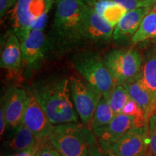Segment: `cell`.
<instances>
[{"mask_svg":"<svg viewBox=\"0 0 156 156\" xmlns=\"http://www.w3.org/2000/svg\"><path fill=\"white\" fill-rule=\"evenodd\" d=\"M33 94L54 126L78 122L67 78H59L37 83Z\"/></svg>","mask_w":156,"mask_h":156,"instance_id":"6da1fadb","label":"cell"},{"mask_svg":"<svg viewBox=\"0 0 156 156\" xmlns=\"http://www.w3.org/2000/svg\"><path fill=\"white\" fill-rule=\"evenodd\" d=\"M54 36L60 47L67 48L84 39V0H59L56 3Z\"/></svg>","mask_w":156,"mask_h":156,"instance_id":"7a4b0ae2","label":"cell"},{"mask_svg":"<svg viewBox=\"0 0 156 156\" xmlns=\"http://www.w3.org/2000/svg\"><path fill=\"white\" fill-rule=\"evenodd\" d=\"M96 139L83 123L70 122L54 126L48 140L62 156H84Z\"/></svg>","mask_w":156,"mask_h":156,"instance_id":"3957f363","label":"cell"},{"mask_svg":"<svg viewBox=\"0 0 156 156\" xmlns=\"http://www.w3.org/2000/svg\"><path fill=\"white\" fill-rule=\"evenodd\" d=\"M74 67L84 80L103 96L108 95L115 83L105 63L104 58L90 51L79 52L73 56Z\"/></svg>","mask_w":156,"mask_h":156,"instance_id":"277c9868","label":"cell"},{"mask_svg":"<svg viewBox=\"0 0 156 156\" xmlns=\"http://www.w3.org/2000/svg\"><path fill=\"white\" fill-rule=\"evenodd\" d=\"M103 58L115 85H124L137 77L141 71L142 55L134 48L113 49Z\"/></svg>","mask_w":156,"mask_h":156,"instance_id":"5b68a950","label":"cell"},{"mask_svg":"<svg viewBox=\"0 0 156 156\" xmlns=\"http://www.w3.org/2000/svg\"><path fill=\"white\" fill-rule=\"evenodd\" d=\"M51 7L46 0H17L12 9L10 20L13 34L20 42L28 36L37 20Z\"/></svg>","mask_w":156,"mask_h":156,"instance_id":"8992f818","label":"cell"},{"mask_svg":"<svg viewBox=\"0 0 156 156\" xmlns=\"http://www.w3.org/2000/svg\"><path fill=\"white\" fill-rule=\"evenodd\" d=\"M69 80L76 112L83 124L90 126L98 103L103 95L80 77L73 76Z\"/></svg>","mask_w":156,"mask_h":156,"instance_id":"52a82bcc","label":"cell"},{"mask_svg":"<svg viewBox=\"0 0 156 156\" xmlns=\"http://www.w3.org/2000/svg\"><path fill=\"white\" fill-rule=\"evenodd\" d=\"M101 143L119 156H144L148 150L147 124L142 127L133 126L112 143Z\"/></svg>","mask_w":156,"mask_h":156,"instance_id":"ba28073f","label":"cell"},{"mask_svg":"<svg viewBox=\"0 0 156 156\" xmlns=\"http://www.w3.org/2000/svg\"><path fill=\"white\" fill-rule=\"evenodd\" d=\"M22 124L30 130L39 141L48 139L55 126L33 93L28 95Z\"/></svg>","mask_w":156,"mask_h":156,"instance_id":"9c48e42d","label":"cell"},{"mask_svg":"<svg viewBox=\"0 0 156 156\" xmlns=\"http://www.w3.org/2000/svg\"><path fill=\"white\" fill-rule=\"evenodd\" d=\"M28 95L21 87H9L3 99L2 110L7 125L17 129L23 122Z\"/></svg>","mask_w":156,"mask_h":156,"instance_id":"30bf717a","label":"cell"},{"mask_svg":"<svg viewBox=\"0 0 156 156\" xmlns=\"http://www.w3.org/2000/svg\"><path fill=\"white\" fill-rule=\"evenodd\" d=\"M47 46V40L44 30L41 29H32L21 42L23 64L28 68L37 67L44 59Z\"/></svg>","mask_w":156,"mask_h":156,"instance_id":"8fae6325","label":"cell"},{"mask_svg":"<svg viewBox=\"0 0 156 156\" xmlns=\"http://www.w3.org/2000/svg\"><path fill=\"white\" fill-rule=\"evenodd\" d=\"M114 28L98 12L86 4L84 15V39L100 42L108 41L113 38Z\"/></svg>","mask_w":156,"mask_h":156,"instance_id":"7c38bea8","label":"cell"},{"mask_svg":"<svg viewBox=\"0 0 156 156\" xmlns=\"http://www.w3.org/2000/svg\"><path fill=\"white\" fill-rule=\"evenodd\" d=\"M134 117L123 114L115 115L112 122L106 126L93 130V134L99 142L112 143L124 135L134 125Z\"/></svg>","mask_w":156,"mask_h":156,"instance_id":"4fadbf2b","label":"cell"},{"mask_svg":"<svg viewBox=\"0 0 156 156\" xmlns=\"http://www.w3.org/2000/svg\"><path fill=\"white\" fill-rule=\"evenodd\" d=\"M23 64L21 42L14 34L5 39L1 52L0 66L12 73H17Z\"/></svg>","mask_w":156,"mask_h":156,"instance_id":"5bb4252c","label":"cell"},{"mask_svg":"<svg viewBox=\"0 0 156 156\" xmlns=\"http://www.w3.org/2000/svg\"><path fill=\"white\" fill-rule=\"evenodd\" d=\"M122 85L126 89L130 98L135 101L144 111L148 121L150 116L155 112L156 100L144 85L140 75Z\"/></svg>","mask_w":156,"mask_h":156,"instance_id":"9a60e30c","label":"cell"},{"mask_svg":"<svg viewBox=\"0 0 156 156\" xmlns=\"http://www.w3.org/2000/svg\"><path fill=\"white\" fill-rule=\"evenodd\" d=\"M152 8L153 7H144L128 11L115 27L113 34L114 40L119 41L132 37L140 28L142 20Z\"/></svg>","mask_w":156,"mask_h":156,"instance_id":"2e32d148","label":"cell"},{"mask_svg":"<svg viewBox=\"0 0 156 156\" xmlns=\"http://www.w3.org/2000/svg\"><path fill=\"white\" fill-rule=\"evenodd\" d=\"M140 75L144 85L156 100V45L144 52Z\"/></svg>","mask_w":156,"mask_h":156,"instance_id":"e0dca14e","label":"cell"},{"mask_svg":"<svg viewBox=\"0 0 156 156\" xmlns=\"http://www.w3.org/2000/svg\"><path fill=\"white\" fill-rule=\"evenodd\" d=\"M39 141L34 134L23 124L16 129V132L5 143V151L8 155L14 156L20 152L28 149Z\"/></svg>","mask_w":156,"mask_h":156,"instance_id":"ac0fdd59","label":"cell"},{"mask_svg":"<svg viewBox=\"0 0 156 156\" xmlns=\"http://www.w3.org/2000/svg\"><path fill=\"white\" fill-rule=\"evenodd\" d=\"M156 38V7L150 10L142 20L140 28L131 38L132 44H137L148 39Z\"/></svg>","mask_w":156,"mask_h":156,"instance_id":"d6986e66","label":"cell"},{"mask_svg":"<svg viewBox=\"0 0 156 156\" xmlns=\"http://www.w3.org/2000/svg\"><path fill=\"white\" fill-rule=\"evenodd\" d=\"M115 115L116 114L109 106L106 98L102 95L98 103L92 121H91L90 125L91 130L93 131L95 129L106 126V124L112 122V120L114 118Z\"/></svg>","mask_w":156,"mask_h":156,"instance_id":"ffe728a7","label":"cell"},{"mask_svg":"<svg viewBox=\"0 0 156 156\" xmlns=\"http://www.w3.org/2000/svg\"><path fill=\"white\" fill-rule=\"evenodd\" d=\"M103 97L106 98L115 114L122 113L123 108L130 98L127 90L122 85H115L110 93Z\"/></svg>","mask_w":156,"mask_h":156,"instance_id":"44dd1931","label":"cell"},{"mask_svg":"<svg viewBox=\"0 0 156 156\" xmlns=\"http://www.w3.org/2000/svg\"><path fill=\"white\" fill-rule=\"evenodd\" d=\"M127 12L123 6L112 1L103 9L101 15L109 25L115 28Z\"/></svg>","mask_w":156,"mask_h":156,"instance_id":"7402d4cb","label":"cell"},{"mask_svg":"<svg viewBox=\"0 0 156 156\" xmlns=\"http://www.w3.org/2000/svg\"><path fill=\"white\" fill-rule=\"evenodd\" d=\"M121 114L134 117V125L136 127H142L147 124V120L144 111L131 98L126 103Z\"/></svg>","mask_w":156,"mask_h":156,"instance_id":"603a6c76","label":"cell"},{"mask_svg":"<svg viewBox=\"0 0 156 156\" xmlns=\"http://www.w3.org/2000/svg\"><path fill=\"white\" fill-rule=\"evenodd\" d=\"M148 150L152 156H156V112L150 116L147 121Z\"/></svg>","mask_w":156,"mask_h":156,"instance_id":"cb8c5ba5","label":"cell"},{"mask_svg":"<svg viewBox=\"0 0 156 156\" xmlns=\"http://www.w3.org/2000/svg\"><path fill=\"white\" fill-rule=\"evenodd\" d=\"M87 155L88 156H119L108 147L102 145L97 139L89 146Z\"/></svg>","mask_w":156,"mask_h":156,"instance_id":"d4e9b609","label":"cell"},{"mask_svg":"<svg viewBox=\"0 0 156 156\" xmlns=\"http://www.w3.org/2000/svg\"><path fill=\"white\" fill-rule=\"evenodd\" d=\"M115 3L123 6L127 11L144 7H153V4L151 0H112Z\"/></svg>","mask_w":156,"mask_h":156,"instance_id":"484cf974","label":"cell"},{"mask_svg":"<svg viewBox=\"0 0 156 156\" xmlns=\"http://www.w3.org/2000/svg\"><path fill=\"white\" fill-rule=\"evenodd\" d=\"M41 156H62L61 154L51 143L48 138L41 141Z\"/></svg>","mask_w":156,"mask_h":156,"instance_id":"4316f807","label":"cell"},{"mask_svg":"<svg viewBox=\"0 0 156 156\" xmlns=\"http://www.w3.org/2000/svg\"><path fill=\"white\" fill-rule=\"evenodd\" d=\"M17 0H0V16L2 18L9 9L13 8Z\"/></svg>","mask_w":156,"mask_h":156,"instance_id":"83f0119b","label":"cell"},{"mask_svg":"<svg viewBox=\"0 0 156 156\" xmlns=\"http://www.w3.org/2000/svg\"><path fill=\"white\" fill-rule=\"evenodd\" d=\"M41 147V141H38L36 145L29 147L28 149L25 150V151L20 152L15 154L14 156H35L37 151L40 149Z\"/></svg>","mask_w":156,"mask_h":156,"instance_id":"f1b7e54d","label":"cell"},{"mask_svg":"<svg viewBox=\"0 0 156 156\" xmlns=\"http://www.w3.org/2000/svg\"><path fill=\"white\" fill-rule=\"evenodd\" d=\"M7 121H6V118L4 114V112L2 108H1L0 111V134L1 136L4 134V132L5 131L6 125H7Z\"/></svg>","mask_w":156,"mask_h":156,"instance_id":"f546056e","label":"cell"},{"mask_svg":"<svg viewBox=\"0 0 156 156\" xmlns=\"http://www.w3.org/2000/svg\"><path fill=\"white\" fill-rule=\"evenodd\" d=\"M46 2L48 3V5H49L50 6H52L54 3H57L59 0H46Z\"/></svg>","mask_w":156,"mask_h":156,"instance_id":"4dcf8cb0","label":"cell"},{"mask_svg":"<svg viewBox=\"0 0 156 156\" xmlns=\"http://www.w3.org/2000/svg\"><path fill=\"white\" fill-rule=\"evenodd\" d=\"M35 156H41V147H40V149L38 150V151H37V153H36V155Z\"/></svg>","mask_w":156,"mask_h":156,"instance_id":"1f68e13d","label":"cell"},{"mask_svg":"<svg viewBox=\"0 0 156 156\" xmlns=\"http://www.w3.org/2000/svg\"><path fill=\"white\" fill-rule=\"evenodd\" d=\"M144 156H152L151 155V154H150L149 153V152H147V153H146V154H145V155H144Z\"/></svg>","mask_w":156,"mask_h":156,"instance_id":"d6a6232c","label":"cell"},{"mask_svg":"<svg viewBox=\"0 0 156 156\" xmlns=\"http://www.w3.org/2000/svg\"><path fill=\"white\" fill-rule=\"evenodd\" d=\"M151 2L153 4V5L154 4H155V2H156V0H151Z\"/></svg>","mask_w":156,"mask_h":156,"instance_id":"836d02e7","label":"cell"},{"mask_svg":"<svg viewBox=\"0 0 156 156\" xmlns=\"http://www.w3.org/2000/svg\"><path fill=\"white\" fill-rule=\"evenodd\" d=\"M84 156H88V155H87H87H84Z\"/></svg>","mask_w":156,"mask_h":156,"instance_id":"e575fe53","label":"cell"},{"mask_svg":"<svg viewBox=\"0 0 156 156\" xmlns=\"http://www.w3.org/2000/svg\"><path fill=\"white\" fill-rule=\"evenodd\" d=\"M155 7H156V2H155Z\"/></svg>","mask_w":156,"mask_h":156,"instance_id":"d590c367","label":"cell"},{"mask_svg":"<svg viewBox=\"0 0 156 156\" xmlns=\"http://www.w3.org/2000/svg\"><path fill=\"white\" fill-rule=\"evenodd\" d=\"M155 112H156V109H155Z\"/></svg>","mask_w":156,"mask_h":156,"instance_id":"8d00e7d4","label":"cell"},{"mask_svg":"<svg viewBox=\"0 0 156 156\" xmlns=\"http://www.w3.org/2000/svg\"><path fill=\"white\" fill-rule=\"evenodd\" d=\"M155 39H156V38H155Z\"/></svg>","mask_w":156,"mask_h":156,"instance_id":"74e56055","label":"cell"}]
</instances>
